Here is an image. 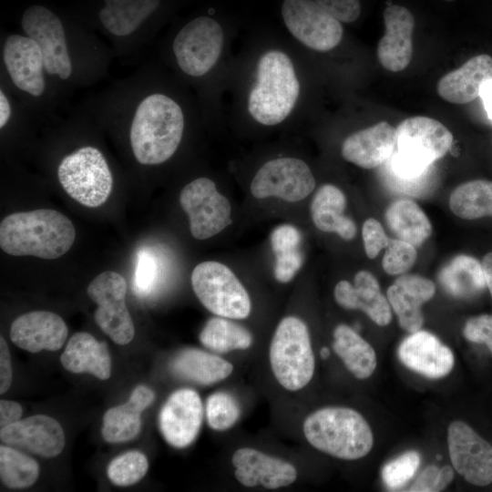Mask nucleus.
Here are the masks:
<instances>
[{
	"mask_svg": "<svg viewBox=\"0 0 492 492\" xmlns=\"http://www.w3.org/2000/svg\"><path fill=\"white\" fill-rule=\"evenodd\" d=\"M449 207L465 220L492 216V181L476 179L457 186L449 197Z\"/></svg>",
	"mask_w": 492,
	"mask_h": 492,
	"instance_id": "35",
	"label": "nucleus"
},
{
	"mask_svg": "<svg viewBox=\"0 0 492 492\" xmlns=\"http://www.w3.org/2000/svg\"><path fill=\"white\" fill-rule=\"evenodd\" d=\"M75 238L72 221L51 209L15 212L0 224V247L14 256L56 259L69 251Z\"/></svg>",
	"mask_w": 492,
	"mask_h": 492,
	"instance_id": "1",
	"label": "nucleus"
},
{
	"mask_svg": "<svg viewBox=\"0 0 492 492\" xmlns=\"http://www.w3.org/2000/svg\"><path fill=\"white\" fill-rule=\"evenodd\" d=\"M384 22L385 30L377 46L378 60L388 71H402L413 56L415 18L407 8L391 5L384 11Z\"/></svg>",
	"mask_w": 492,
	"mask_h": 492,
	"instance_id": "19",
	"label": "nucleus"
},
{
	"mask_svg": "<svg viewBox=\"0 0 492 492\" xmlns=\"http://www.w3.org/2000/svg\"><path fill=\"white\" fill-rule=\"evenodd\" d=\"M487 287L492 297V252L487 253L482 260Z\"/></svg>",
	"mask_w": 492,
	"mask_h": 492,
	"instance_id": "51",
	"label": "nucleus"
},
{
	"mask_svg": "<svg viewBox=\"0 0 492 492\" xmlns=\"http://www.w3.org/2000/svg\"><path fill=\"white\" fill-rule=\"evenodd\" d=\"M454 471L449 466H429L417 477L408 491L436 492L444 490L453 480Z\"/></svg>",
	"mask_w": 492,
	"mask_h": 492,
	"instance_id": "42",
	"label": "nucleus"
},
{
	"mask_svg": "<svg viewBox=\"0 0 492 492\" xmlns=\"http://www.w3.org/2000/svg\"><path fill=\"white\" fill-rule=\"evenodd\" d=\"M155 398L146 385H138L127 403L109 408L103 416L102 436L108 443L126 442L141 429V414Z\"/></svg>",
	"mask_w": 492,
	"mask_h": 492,
	"instance_id": "26",
	"label": "nucleus"
},
{
	"mask_svg": "<svg viewBox=\"0 0 492 492\" xmlns=\"http://www.w3.org/2000/svg\"><path fill=\"white\" fill-rule=\"evenodd\" d=\"M160 0H104L98 17L104 27L116 36H126L158 8Z\"/></svg>",
	"mask_w": 492,
	"mask_h": 492,
	"instance_id": "32",
	"label": "nucleus"
},
{
	"mask_svg": "<svg viewBox=\"0 0 492 492\" xmlns=\"http://www.w3.org/2000/svg\"><path fill=\"white\" fill-rule=\"evenodd\" d=\"M60 362L71 373H87L101 380L108 379L111 374L108 345L86 332H78L71 336Z\"/></svg>",
	"mask_w": 492,
	"mask_h": 492,
	"instance_id": "27",
	"label": "nucleus"
},
{
	"mask_svg": "<svg viewBox=\"0 0 492 492\" xmlns=\"http://www.w3.org/2000/svg\"><path fill=\"white\" fill-rule=\"evenodd\" d=\"M202 417L203 406L199 394L190 388L178 389L159 411V430L169 445L183 448L197 437Z\"/></svg>",
	"mask_w": 492,
	"mask_h": 492,
	"instance_id": "15",
	"label": "nucleus"
},
{
	"mask_svg": "<svg viewBox=\"0 0 492 492\" xmlns=\"http://www.w3.org/2000/svg\"><path fill=\"white\" fill-rule=\"evenodd\" d=\"M340 22L352 23L361 14L360 0H314Z\"/></svg>",
	"mask_w": 492,
	"mask_h": 492,
	"instance_id": "46",
	"label": "nucleus"
},
{
	"mask_svg": "<svg viewBox=\"0 0 492 492\" xmlns=\"http://www.w3.org/2000/svg\"><path fill=\"white\" fill-rule=\"evenodd\" d=\"M12 367L9 349L5 340L0 338V393H5L11 385Z\"/></svg>",
	"mask_w": 492,
	"mask_h": 492,
	"instance_id": "48",
	"label": "nucleus"
},
{
	"mask_svg": "<svg viewBox=\"0 0 492 492\" xmlns=\"http://www.w3.org/2000/svg\"><path fill=\"white\" fill-rule=\"evenodd\" d=\"M149 462L139 451L123 453L108 464L107 474L117 486H130L138 482L147 473Z\"/></svg>",
	"mask_w": 492,
	"mask_h": 492,
	"instance_id": "38",
	"label": "nucleus"
},
{
	"mask_svg": "<svg viewBox=\"0 0 492 492\" xmlns=\"http://www.w3.org/2000/svg\"><path fill=\"white\" fill-rule=\"evenodd\" d=\"M354 282L340 281L335 285L336 302L344 309L363 311L380 326L387 325L392 319L391 306L375 277L367 271H359Z\"/></svg>",
	"mask_w": 492,
	"mask_h": 492,
	"instance_id": "23",
	"label": "nucleus"
},
{
	"mask_svg": "<svg viewBox=\"0 0 492 492\" xmlns=\"http://www.w3.org/2000/svg\"><path fill=\"white\" fill-rule=\"evenodd\" d=\"M206 418L210 427L215 431H225L232 427L241 415L236 398L223 391L211 394L206 401Z\"/></svg>",
	"mask_w": 492,
	"mask_h": 492,
	"instance_id": "37",
	"label": "nucleus"
},
{
	"mask_svg": "<svg viewBox=\"0 0 492 492\" xmlns=\"http://www.w3.org/2000/svg\"><path fill=\"white\" fill-rule=\"evenodd\" d=\"M39 475L38 464L30 456L13 446H0V477L10 488H25L32 486Z\"/></svg>",
	"mask_w": 492,
	"mask_h": 492,
	"instance_id": "36",
	"label": "nucleus"
},
{
	"mask_svg": "<svg viewBox=\"0 0 492 492\" xmlns=\"http://www.w3.org/2000/svg\"><path fill=\"white\" fill-rule=\"evenodd\" d=\"M444 1H446V2H451V1H454V0H444Z\"/></svg>",
	"mask_w": 492,
	"mask_h": 492,
	"instance_id": "54",
	"label": "nucleus"
},
{
	"mask_svg": "<svg viewBox=\"0 0 492 492\" xmlns=\"http://www.w3.org/2000/svg\"><path fill=\"white\" fill-rule=\"evenodd\" d=\"M480 97L489 118L492 120V80L483 87Z\"/></svg>",
	"mask_w": 492,
	"mask_h": 492,
	"instance_id": "52",
	"label": "nucleus"
},
{
	"mask_svg": "<svg viewBox=\"0 0 492 492\" xmlns=\"http://www.w3.org/2000/svg\"><path fill=\"white\" fill-rule=\"evenodd\" d=\"M127 282L125 278L112 271L95 277L87 287V295L97 308L94 319L97 326L113 342L124 345L135 334L132 318L126 306Z\"/></svg>",
	"mask_w": 492,
	"mask_h": 492,
	"instance_id": "8",
	"label": "nucleus"
},
{
	"mask_svg": "<svg viewBox=\"0 0 492 492\" xmlns=\"http://www.w3.org/2000/svg\"><path fill=\"white\" fill-rule=\"evenodd\" d=\"M11 117V105L10 102L4 93L3 90L0 91V128H3L6 123L9 121Z\"/></svg>",
	"mask_w": 492,
	"mask_h": 492,
	"instance_id": "50",
	"label": "nucleus"
},
{
	"mask_svg": "<svg viewBox=\"0 0 492 492\" xmlns=\"http://www.w3.org/2000/svg\"><path fill=\"white\" fill-rule=\"evenodd\" d=\"M302 432L313 447L344 460L365 456L374 444L367 421L349 407L328 406L315 410L304 419Z\"/></svg>",
	"mask_w": 492,
	"mask_h": 492,
	"instance_id": "3",
	"label": "nucleus"
},
{
	"mask_svg": "<svg viewBox=\"0 0 492 492\" xmlns=\"http://www.w3.org/2000/svg\"><path fill=\"white\" fill-rule=\"evenodd\" d=\"M67 327L56 313L34 311L17 317L11 324L10 339L18 347L30 352L57 351L67 337Z\"/></svg>",
	"mask_w": 492,
	"mask_h": 492,
	"instance_id": "21",
	"label": "nucleus"
},
{
	"mask_svg": "<svg viewBox=\"0 0 492 492\" xmlns=\"http://www.w3.org/2000/svg\"><path fill=\"white\" fill-rule=\"evenodd\" d=\"M199 339L204 347L216 354L246 350L253 341L250 331L221 316L210 318L202 328Z\"/></svg>",
	"mask_w": 492,
	"mask_h": 492,
	"instance_id": "34",
	"label": "nucleus"
},
{
	"mask_svg": "<svg viewBox=\"0 0 492 492\" xmlns=\"http://www.w3.org/2000/svg\"><path fill=\"white\" fill-rule=\"evenodd\" d=\"M222 46L223 31L220 24L209 16H199L179 31L172 49L185 74L201 77L217 63Z\"/></svg>",
	"mask_w": 492,
	"mask_h": 492,
	"instance_id": "9",
	"label": "nucleus"
},
{
	"mask_svg": "<svg viewBox=\"0 0 492 492\" xmlns=\"http://www.w3.org/2000/svg\"><path fill=\"white\" fill-rule=\"evenodd\" d=\"M282 15L289 32L309 48L326 52L342 40L341 22L314 0H284Z\"/></svg>",
	"mask_w": 492,
	"mask_h": 492,
	"instance_id": "11",
	"label": "nucleus"
},
{
	"mask_svg": "<svg viewBox=\"0 0 492 492\" xmlns=\"http://www.w3.org/2000/svg\"><path fill=\"white\" fill-rule=\"evenodd\" d=\"M3 60L13 84L31 96L46 88L44 58L38 44L28 36H9L3 47Z\"/></svg>",
	"mask_w": 492,
	"mask_h": 492,
	"instance_id": "17",
	"label": "nucleus"
},
{
	"mask_svg": "<svg viewBox=\"0 0 492 492\" xmlns=\"http://www.w3.org/2000/svg\"><path fill=\"white\" fill-rule=\"evenodd\" d=\"M21 26L26 36L38 44L45 70L63 80L69 78L72 63L60 19L45 6L34 5L25 10Z\"/></svg>",
	"mask_w": 492,
	"mask_h": 492,
	"instance_id": "13",
	"label": "nucleus"
},
{
	"mask_svg": "<svg viewBox=\"0 0 492 492\" xmlns=\"http://www.w3.org/2000/svg\"><path fill=\"white\" fill-rule=\"evenodd\" d=\"M299 93L290 57L280 50H270L258 62L257 80L248 98L249 113L262 125H277L290 115Z\"/></svg>",
	"mask_w": 492,
	"mask_h": 492,
	"instance_id": "4",
	"label": "nucleus"
},
{
	"mask_svg": "<svg viewBox=\"0 0 492 492\" xmlns=\"http://www.w3.org/2000/svg\"><path fill=\"white\" fill-rule=\"evenodd\" d=\"M320 355L323 359H326L330 356V350L327 347H323L320 351Z\"/></svg>",
	"mask_w": 492,
	"mask_h": 492,
	"instance_id": "53",
	"label": "nucleus"
},
{
	"mask_svg": "<svg viewBox=\"0 0 492 492\" xmlns=\"http://www.w3.org/2000/svg\"><path fill=\"white\" fill-rule=\"evenodd\" d=\"M315 188L309 166L296 158H278L263 164L253 177L251 193L256 199L279 198L290 202L305 199Z\"/></svg>",
	"mask_w": 492,
	"mask_h": 492,
	"instance_id": "12",
	"label": "nucleus"
},
{
	"mask_svg": "<svg viewBox=\"0 0 492 492\" xmlns=\"http://www.w3.org/2000/svg\"><path fill=\"white\" fill-rule=\"evenodd\" d=\"M362 235L365 253L370 259H374L390 242L383 226L374 218L364 221Z\"/></svg>",
	"mask_w": 492,
	"mask_h": 492,
	"instance_id": "43",
	"label": "nucleus"
},
{
	"mask_svg": "<svg viewBox=\"0 0 492 492\" xmlns=\"http://www.w3.org/2000/svg\"><path fill=\"white\" fill-rule=\"evenodd\" d=\"M158 272V262L151 253L144 250L138 252L133 282L138 295L149 294L157 282Z\"/></svg>",
	"mask_w": 492,
	"mask_h": 492,
	"instance_id": "41",
	"label": "nucleus"
},
{
	"mask_svg": "<svg viewBox=\"0 0 492 492\" xmlns=\"http://www.w3.org/2000/svg\"><path fill=\"white\" fill-rule=\"evenodd\" d=\"M179 204L189 216L195 239H209L231 223L229 200L208 178H198L187 184L180 191Z\"/></svg>",
	"mask_w": 492,
	"mask_h": 492,
	"instance_id": "10",
	"label": "nucleus"
},
{
	"mask_svg": "<svg viewBox=\"0 0 492 492\" xmlns=\"http://www.w3.org/2000/svg\"><path fill=\"white\" fill-rule=\"evenodd\" d=\"M396 140V128L386 121H381L347 137L341 153L345 160L360 168L374 169L391 158Z\"/></svg>",
	"mask_w": 492,
	"mask_h": 492,
	"instance_id": "22",
	"label": "nucleus"
},
{
	"mask_svg": "<svg viewBox=\"0 0 492 492\" xmlns=\"http://www.w3.org/2000/svg\"><path fill=\"white\" fill-rule=\"evenodd\" d=\"M463 334L470 342L485 343L492 353V314H481L468 319Z\"/></svg>",
	"mask_w": 492,
	"mask_h": 492,
	"instance_id": "44",
	"label": "nucleus"
},
{
	"mask_svg": "<svg viewBox=\"0 0 492 492\" xmlns=\"http://www.w3.org/2000/svg\"><path fill=\"white\" fill-rule=\"evenodd\" d=\"M193 292L201 304L217 316L244 319L251 310L250 296L226 265L213 261L198 264L191 273Z\"/></svg>",
	"mask_w": 492,
	"mask_h": 492,
	"instance_id": "7",
	"label": "nucleus"
},
{
	"mask_svg": "<svg viewBox=\"0 0 492 492\" xmlns=\"http://www.w3.org/2000/svg\"><path fill=\"white\" fill-rule=\"evenodd\" d=\"M269 362L273 376L285 390L299 391L311 382L315 359L303 321L292 315L280 321L271 340Z\"/></svg>",
	"mask_w": 492,
	"mask_h": 492,
	"instance_id": "5",
	"label": "nucleus"
},
{
	"mask_svg": "<svg viewBox=\"0 0 492 492\" xmlns=\"http://www.w3.org/2000/svg\"><path fill=\"white\" fill-rule=\"evenodd\" d=\"M65 191L80 204L96 208L107 201L113 178L102 152L92 146L82 147L66 156L57 169Z\"/></svg>",
	"mask_w": 492,
	"mask_h": 492,
	"instance_id": "6",
	"label": "nucleus"
},
{
	"mask_svg": "<svg viewBox=\"0 0 492 492\" xmlns=\"http://www.w3.org/2000/svg\"><path fill=\"white\" fill-rule=\"evenodd\" d=\"M333 349L347 370L357 379H366L375 370L377 362L374 348L345 324L335 327Z\"/></svg>",
	"mask_w": 492,
	"mask_h": 492,
	"instance_id": "31",
	"label": "nucleus"
},
{
	"mask_svg": "<svg viewBox=\"0 0 492 492\" xmlns=\"http://www.w3.org/2000/svg\"><path fill=\"white\" fill-rule=\"evenodd\" d=\"M234 476L246 487L261 486L277 489L292 484L297 478L295 466L283 459L252 447H241L231 456Z\"/></svg>",
	"mask_w": 492,
	"mask_h": 492,
	"instance_id": "16",
	"label": "nucleus"
},
{
	"mask_svg": "<svg viewBox=\"0 0 492 492\" xmlns=\"http://www.w3.org/2000/svg\"><path fill=\"white\" fill-rule=\"evenodd\" d=\"M23 413L22 406L14 401L1 400L0 402V426L5 427L20 420Z\"/></svg>",
	"mask_w": 492,
	"mask_h": 492,
	"instance_id": "49",
	"label": "nucleus"
},
{
	"mask_svg": "<svg viewBox=\"0 0 492 492\" xmlns=\"http://www.w3.org/2000/svg\"><path fill=\"white\" fill-rule=\"evenodd\" d=\"M1 441L45 457L59 455L65 446V434L60 424L45 415L20 419L1 428Z\"/></svg>",
	"mask_w": 492,
	"mask_h": 492,
	"instance_id": "18",
	"label": "nucleus"
},
{
	"mask_svg": "<svg viewBox=\"0 0 492 492\" xmlns=\"http://www.w3.org/2000/svg\"><path fill=\"white\" fill-rule=\"evenodd\" d=\"M171 373L183 380L201 385L219 383L233 371V365L226 359L197 348L179 351L170 361Z\"/></svg>",
	"mask_w": 492,
	"mask_h": 492,
	"instance_id": "28",
	"label": "nucleus"
},
{
	"mask_svg": "<svg viewBox=\"0 0 492 492\" xmlns=\"http://www.w3.org/2000/svg\"><path fill=\"white\" fill-rule=\"evenodd\" d=\"M420 460L418 452L408 451L387 462L382 469L385 487L391 490L403 487L416 473Z\"/></svg>",
	"mask_w": 492,
	"mask_h": 492,
	"instance_id": "39",
	"label": "nucleus"
},
{
	"mask_svg": "<svg viewBox=\"0 0 492 492\" xmlns=\"http://www.w3.org/2000/svg\"><path fill=\"white\" fill-rule=\"evenodd\" d=\"M438 280L447 293L459 299L475 297L487 287L482 263L464 254L447 262L439 272Z\"/></svg>",
	"mask_w": 492,
	"mask_h": 492,
	"instance_id": "30",
	"label": "nucleus"
},
{
	"mask_svg": "<svg viewBox=\"0 0 492 492\" xmlns=\"http://www.w3.org/2000/svg\"><path fill=\"white\" fill-rule=\"evenodd\" d=\"M303 262L299 249L275 254L274 277L280 282H290Z\"/></svg>",
	"mask_w": 492,
	"mask_h": 492,
	"instance_id": "45",
	"label": "nucleus"
},
{
	"mask_svg": "<svg viewBox=\"0 0 492 492\" xmlns=\"http://www.w3.org/2000/svg\"><path fill=\"white\" fill-rule=\"evenodd\" d=\"M492 80V56H475L437 82V94L453 104H466L480 97L483 87Z\"/></svg>",
	"mask_w": 492,
	"mask_h": 492,
	"instance_id": "25",
	"label": "nucleus"
},
{
	"mask_svg": "<svg viewBox=\"0 0 492 492\" xmlns=\"http://www.w3.org/2000/svg\"><path fill=\"white\" fill-rule=\"evenodd\" d=\"M383 257L384 271L390 275L404 274L415 264L416 260L415 247L403 240H390Z\"/></svg>",
	"mask_w": 492,
	"mask_h": 492,
	"instance_id": "40",
	"label": "nucleus"
},
{
	"mask_svg": "<svg viewBox=\"0 0 492 492\" xmlns=\"http://www.w3.org/2000/svg\"><path fill=\"white\" fill-rule=\"evenodd\" d=\"M449 456L455 470L468 483L486 487L492 482V445L462 421L447 430Z\"/></svg>",
	"mask_w": 492,
	"mask_h": 492,
	"instance_id": "14",
	"label": "nucleus"
},
{
	"mask_svg": "<svg viewBox=\"0 0 492 492\" xmlns=\"http://www.w3.org/2000/svg\"><path fill=\"white\" fill-rule=\"evenodd\" d=\"M435 292L432 281L413 274L401 275L389 286L387 300L404 330L412 333L421 329L424 323L421 306Z\"/></svg>",
	"mask_w": 492,
	"mask_h": 492,
	"instance_id": "24",
	"label": "nucleus"
},
{
	"mask_svg": "<svg viewBox=\"0 0 492 492\" xmlns=\"http://www.w3.org/2000/svg\"><path fill=\"white\" fill-rule=\"evenodd\" d=\"M397 354L401 363L408 369L432 379L448 374L455 362L450 348L433 333L421 330L405 338Z\"/></svg>",
	"mask_w": 492,
	"mask_h": 492,
	"instance_id": "20",
	"label": "nucleus"
},
{
	"mask_svg": "<svg viewBox=\"0 0 492 492\" xmlns=\"http://www.w3.org/2000/svg\"><path fill=\"white\" fill-rule=\"evenodd\" d=\"M346 198L334 185L324 184L316 191L312 204V220L317 229L325 232H335L346 241L353 240L356 234L354 220L343 212Z\"/></svg>",
	"mask_w": 492,
	"mask_h": 492,
	"instance_id": "29",
	"label": "nucleus"
},
{
	"mask_svg": "<svg viewBox=\"0 0 492 492\" xmlns=\"http://www.w3.org/2000/svg\"><path fill=\"white\" fill-rule=\"evenodd\" d=\"M300 241L299 231L290 224L276 227L271 234V244L275 254L297 250Z\"/></svg>",
	"mask_w": 492,
	"mask_h": 492,
	"instance_id": "47",
	"label": "nucleus"
},
{
	"mask_svg": "<svg viewBox=\"0 0 492 492\" xmlns=\"http://www.w3.org/2000/svg\"><path fill=\"white\" fill-rule=\"evenodd\" d=\"M385 220L397 239L415 247L422 245L432 233L427 216L415 201L408 199L392 202L385 211Z\"/></svg>",
	"mask_w": 492,
	"mask_h": 492,
	"instance_id": "33",
	"label": "nucleus"
},
{
	"mask_svg": "<svg viewBox=\"0 0 492 492\" xmlns=\"http://www.w3.org/2000/svg\"><path fill=\"white\" fill-rule=\"evenodd\" d=\"M180 106L161 93L145 97L135 109L129 141L135 159L143 165L167 161L176 152L184 131Z\"/></svg>",
	"mask_w": 492,
	"mask_h": 492,
	"instance_id": "2",
	"label": "nucleus"
}]
</instances>
